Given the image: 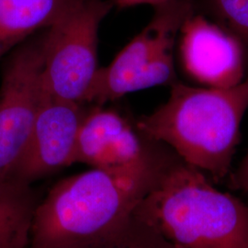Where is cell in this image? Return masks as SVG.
I'll list each match as a JSON object with an SVG mask.
<instances>
[{
    "instance_id": "cell-1",
    "label": "cell",
    "mask_w": 248,
    "mask_h": 248,
    "mask_svg": "<svg viewBox=\"0 0 248 248\" xmlns=\"http://www.w3.org/2000/svg\"><path fill=\"white\" fill-rule=\"evenodd\" d=\"M134 214L177 248H248V205L173 151Z\"/></svg>"
},
{
    "instance_id": "cell-2",
    "label": "cell",
    "mask_w": 248,
    "mask_h": 248,
    "mask_svg": "<svg viewBox=\"0 0 248 248\" xmlns=\"http://www.w3.org/2000/svg\"><path fill=\"white\" fill-rule=\"evenodd\" d=\"M248 109V77L229 89L170 86L166 103L136 124L148 138L167 145L187 165L219 182L230 175Z\"/></svg>"
},
{
    "instance_id": "cell-3",
    "label": "cell",
    "mask_w": 248,
    "mask_h": 248,
    "mask_svg": "<svg viewBox=\"0 0 248 248\" xmlns=\"http://www.w3.org/2000/svg\"><path fill=\"white\" fill-rule=\"evenodd\" d=\"M155 177L133 179L91 169L61 179L37 205L28 248H76L115 230Z\"/></svg>"
},
{
    "instance_id": "cell-4",
    "label": "cell",
    "mask_w": 248,
    "mask_h": 248,
    "mask_svg": "<svg viewBox=\"0 0 248 248\" xmlns=\"http://www.w3.org/2000/svg\"><path fill=\"white\" fill-rule=\"evenodd\" d=\"M154 9L149 23L108 66L98 68L85 104L101 106L129 93L178 81L175 47L183 24L196 12L195 0H169Z\"/></svg>"
},
{
    "instance_id": "cell-5",
    "label": "cell",
    "mask_w": 248,
    "mask_h": 248,
    "mask_svg": "<svg viewBox=\"0 0 248 248\" xmlns=\"http://www.w3.org/2000/svg\"><path fill=\"white\" fill-rule=\"evenodd\" d=\"M113 6L81 0L44 34L43 88L54 98L85 105L98 67V31Z\"/></svg>"
},
{
    "instance_id": "cell-6",
    "label": "cell",
    "mask_w": 248,
    "mask_h": 248,
    "mask_svg": "<svg viewBox=\"0 0 248 248\" xmlns=\"http://www.w3.org/2000/svg\"><path fill=\"white\" fill-rule=\"evenodd\" d=\"M171 152L143 134L136 121L114 108L92 105L81 124L75 163L118 177L151 179Z\"/></svg>"
},
{
    "instance_id": "cell-7",
    "label": "cell",
    "mask_w": 248,
    "mask_h": 248,
    "mask_svg": "<svg viewBox=\"0 0 248 248\" xmlns=\"http://www.w3.org/2000/svg\"><path fill=\"white\" fill-rule=\"evenodd\" d=\"M44 34L8 57L0 88V182L10 180L26 153L43 97Z\"/></svg>"
},
{
    "instance_id": "cell-8",
    "label": "cell",
    "mask_w": 248,
    "mask_h": 248,
    "mask_svg": "<svg viewBox=\"0 0 248 248\" xmlns=\"http://www.w3.org/2000/svg\"><path fill=\"white\" fill-rule=\"evenodd\" d=\"M180 65L198 86L229 89L247 78L239 42L222 27L195 12L179 31Z\"/></svg>"
},
{
    "instance_id": "cell-9",
    "label": "cell",
    "mask_w": 248,
    "mask_h": 248,
    "mask_svg": "<svg viewBox=\"0 0 248 248\" xmlns=\"http://www.w3.org/2000/svg\"><path fill=\"white\" fill-rule=\"evenodd\" d=\"M84 106L54 98L44 89L26 153L11 179L32 185L75 164L80 127L87 111Z\"/></svg>"
},
{
    "instance_id": "cell-10",
    "label": "cell",
    "mask_w": 248,
    "mask_h": 248,
    "mask_svg": "<svg viewBox=\"0 0 248 248\" xmlns=\"http://www.w3.org/2000/svg\"><path fill=\"white\" fill-rule=\"evenodd\" d=\"M81 0H0V58L48 29Z\"/></svg>"
},
{
    "instance_id": "cell-11",
    "label": "cell",
    "mask_w": 248,
    "mask_h": 248,
    "mask_svg": "<svg viewBox=\"0 0 248 248\" xmlns=\"http://www.w3.org/2000/svg\"><path fill=\"white\" fill-rule=\"evenodd\" d=\"M40 201L31 184L15 179L0 182V248H28Z\"/></svg>"
},
{
    "instance_id": "cell-12",
    "label": "cell",
    "mask_w": 248,
    "mask_h": 248,
    "mask_svg": "<svg viewBox=\"0 0 248 248\" xmlns=\"http://www.w3.org/2000/svg\"><path fill=\"white\" fill-rule=\"evenodd\" d=\"M73 248H177L158 232L133 215L115 230Z\"/></svg>"
},
{
    "instance_id": "cell-13",
    "label": "cell",
    "mask_w": 248,
    "mask_h": 248,
    "mask_svg": "<svg viewBox=\"0 0 248 248\" xmlns=\"http://www.w3.org/2000/svg\"><path fill=\"white\" fill-rule=\"evenodd\" d=\"M202 14L233 36L243 48L248 77V0H195Z\"/></svg>"
},
{
    "instance_id": "cell-14",
    "label": "cell",
    "mask_w": 248,
    "mask_h": 248,
    "mask_svg": "<svg viewBox=\"0 0 248 248\" xmlns=\"http://www.w3.org/2000/svg\"><path fill=\"white\" fill-rule=\"evenodd\" d=\"M230 186L248 193V152L237 169L230 173Z\"/></svg>"
},
{
    "instance_id": "cell-15",
    "label": "cell",
    "mask_w": 248,
    "mask_h": 248,
    "mask_svg": "<svg viewBox=\"0 0 248 248\" xmlns=\"http://www.w3.org/2000/svg\"><path fill=\"white\" fill-rule=\"evenodd\" d=\"M167 1L169 0H112V3L120 9H126L139 5H150L155 8Z\"/></svg>"
}]
</instances>
